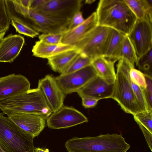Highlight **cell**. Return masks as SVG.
<instances>
[{
  "label": "cell",
  "instance_id": "6da1fadb",
  "mask_svg": "<svg viewBox=\"0 0 152 152\" xmlns=\"http://www.w3.org/2000/svg\"><path fill=\"white\" fill-rule=\"evenodd\" d=\"M98 25L128 35L137 18L124 0H101L96 10Z\"/></svg>",
  "mask_w": 152,
  "mask_h": 152
},
{
  "label": "cell",
  "instance_id": "7a4b0ae2",
  "mask_svg": "<svg viewBox=\"0 0 152 152\" xmlns=\"http://www.w3.org/2000/svg\"><path fill=\"white\" fill-rule=\"evenodd\" d=\"M5 4L10 19L21 22L39 33L64 32L67 30L70 22L53 18L30 9L24 8L15 0H6Z\"/></svg>",
  "mask_w": 152,
  "mask_h": 152
},
{
  "label": "cell",
  "instance_id": "3957f363",
  "mask_svg": "<svg viewBox=\"0 0 152 152\" xmlns=\"http://www.w3.org/2000/svg\"><path fill=\"white\" fill-rule=\"evenodd\" d=\"M0 109L7 116L23 113L38 115L46 119L53 113L38 87L0 101Z\"/></svg>",
  "mask_w": 152,
  "mask_h": 152
},
{
  "label": "cell",
  "instance_id": "277c9868",
  "mask_svg": "<svg viewBox=\"0 0 152 152\" xmlns=\"http://www.w3.org/2000/svg\"><path fill=\"white\" fill-rule=\"evenodd\" d=\"M65 146L68 152H126L130 147L122 134L116 133L73 137Z\"/></svg>",
  "mask_w": 152,
  "mask_h": 152
},
{
  "label": "cell",
  "instance_id": "5b68a950",
  "mask_svg": "<svg viewBox=\"0 0 152 152\" xmlns=\"http://www.w3.org/2000/svg\"><path fill=\"white\" fill-rule=\"evenodd\" d=\"M34 138L0 113V147L6 152H34Z\"/></svg>",
  "mask_w": 152,
  "mask_h": 152
},
{
  "label": "cell",
  "instance_id": "8992f818",
  "mask_svg": "<svg viewBox=\"0 0 152 152\" xmlns=\"http://www.w3.org/2000/svg\"><path fill=\"white\" fill-rule=\"evenodd\" d=\"M111 99L115 100L126 113L133 115L140 111L136 96L129 81L117 67Z\"/></svg>",
  "mask_w": 152,
  "mask_h": 152
},
{
  "label": "cell",
  "instance_id": "52a82bcc",
  "mask_svg": "<svg viewBox=\"0 0 152 152\" xmlns=\"http://www.w3.org/2000/svg\"><path fill=\"white\" fill-rule=\"evenodd\" d=\"M111 28L98 25L75 46L80 53L93 60L102 56L104 46Z\"/></svg>",
  "mask_w": 152,
  "mask_h": 152
},
{
  "label": "cell",
  "instance_id": "ba28073f",
  "mask_svg": "<svg viewBox=\"0 0 152 152\" xmlns=\"http://www.w3.org/2000/svg\"><path fill=\"white\" fill-rule=\"evenodd\" d=\"M97 75L91 65L80 70L54 77L58 85L65 94L77 92Z\"/></svg>",
  "mask_w": 152,
  "mask_h": 152
},
{
  "label": "cell",
  "instance_id": "9c48e42d",
  "mask_svg": "<svg viewBox=\"0 0 152 152\" xmlns=\"http://www.w3.org/2000/svg\"><path fill=\"white\" fill-rule=\"evenodd\" d=\"M82 1L47 0L44 5L34 11L53 18L70 21L74 15L80 11Z\"/></svg>",
  "mask_w": 152,
  "mask_h": 152
},
{
  "label": "cell",
  "instance_id": "30bf717a",
  "mask_svg": "<svg viewBox=\"0 0 152 152\" xmlns=\"http://www.w3.org/2000/svg\"><path fill=\"white\" fill-rule=\"evenodd\" d=\"M48 127L52 129H65L88 122L87 118L74 108L63 106L46 119Z\"/></svg>",
  "mask_w": 152,
  "mask_h": 152
},
{
  "label": "cell",
  "instance_id": "8fae6325",
  "mask_svg": "<svg viewBox=\"0 0 152 152\" xmlns=\"http://www.w3.org/2000/svg\"><path fill=\"white\" fill-rule=\"evenodd\" d=\"M152 23L137 19L127 35L135 51L137 59L152 48Z\"/></svg>",
  "mask_w": 152,
  "mask_h": 152
},
{
  "label": "cell",
  "instance_id": "7c38bea8",
  "mask_svg": "<svg viewBox=\"0 0 152 152\" xmlns=\"http://www.w3.org/2000/svg\"><path fill=\"white\" fill-rule=\"evenodd\" d=\"M30 83L21 74L14 73L0 77V101L28 91Z\"/></svg>",
  "mask_w": 152,
  "mask_h": 152
},
{
  "label": "cell",
  "instance_id": "4fadbf2b",
  "mask_svg": "<svg viewBox=\"0 0 152 152\" xmlns=\"http://www.w3.org/2000/svg\"><path fill=\"white\" fill-rule=\"evenodd\" d=\"M38 87L43 92L53 113L57 111L64 106L65 94L52 75H47L39 80Z\"/></svg>",
  "mask_w": 152,
  "mask_h": 152
},
{
  "label": "cell",
  "instance_id": "5bb4252c",
  "mask_svg": "<svg viewBox=\"0 0 152 152\" xmlns=\"http://www.w3.org/2000/svg\"><path fill=\"white\" fill-rule=\"evenodd\" d=\"M8 118L21 129L34 138L44 129L46 119L36 114L16 113L7 116Z\"/></svg>",
  "mask_w": 152,
  "mask_h": 152
},
{
  "label": "cell",
  "instance_id": "9a60e30c",
  "mask_svg": "<svg viewBox=\"0 0 152 152\" xmlns=\"http://www.w3.org/2000/svg\"><path fill=\"white\" fill-rule=\"evenodd\" d=\"M114 84H109L99 76L95 77L77 93L81 98L88 97L99 100L111 98Z\"/></svg>",
  "mask_w": 152,
  "mask_h": 152
},
{
  "label": "cell",
  "instance_id": "2e32d148",
  "mask_svg": "<svg viewBox=\"0 0 152 152\" xmlns=\"http://www.w3.org/2000/svg\"><path fill=\"white\" fill-rule=\"evenodd\" d=\"M24 37L12 34L0 42V62L12 63L19 54L25 43Z\"/></svg>",
  "mask_w": 152,
  "mask_h": 152
},
{
  "label": "cell",
  "instance_id": "e0dca14e",
  "mask_svg": "<svg viewBox=\"0 0 152 152\" xmlns=\"http://www.w3.org/2000/svg\"><path fill=\"white\" fill-rule=\"evenodd\" d=\"M98 25L96 12L92 13L81 24L74 28L63 32L62 44L75 45Z\"/></svg>",
  "mask_w": 152,
  "mask_h": 152
},
{
  "label": "cell",
  "instance_id": "ac0fdd59",
  "mask_svg": "<svg viewBox=\"0 0 152 152\" xmlns=\"http://www.w3.org/2000/svg\"><path fill=\"white\" fill-rule=\"evenodd\" d=\"M126 35L111 28L104 43L102 56L115 62L119 60L123 42Z\"/></svg>",
  "mask_w": 152,
  "mask_h": 152
},
{
  "label": "cell",
  "instance_id": "d6986e66",
  "mask_svg": "<svg viewBox=\"0 0 152 152\" xmlns=\"http://www.w3.org/2000/svg\"><path fill=\"white\" fill-rule=\"evenodd\" d=\"M76 49L77 48L74 46L61 43L49 45L39 40L35 42L32 52L34 56L48 59L59 54Z\"/></svg>",
  "mask_w": 152,
  "mask_h": 152
},
{
  "label": "cell",
  "instance_id": "ffe728a7",
  "mask_svg": "<svg viewBox=\"0 0 152 152\" xmlns=\"http://www.w3.org/2000/svg\"><path fill=\"white\" fill-rule=\"evenodd\" d=\"M115 62L101 56L94 59L91 65L97 76L111 85L114 83L116 79L114 67Z\"/></svg>",
  "mask_w": 152,
  "mask_h": 152
},
{
  "label": "cell",
  "instance_id": "44dd1931",
  "mask_svg": "<svg viewBox=\"0 0 152 152\" xmlns=\"http://www.w3.org/2000/svg\"><path fill=\"white\" fill-rule=\"evenodd\" d=\"M80 53L77 49L69 50L48 59V63L53 71L61 74Z\"/></svg>",
  "mask_w": 152,
  "mask_h": 152
},
{
  "label": "cell",
  "instance_id": "7402d4cb",
  "mask_svg": "<svg viewBox=\"0 0 152 152\" xmlns=\"http://www.w3.org/2000/svg\"><path fill=\"white\" fill-rule=\"evenodd\" d=\"M137 19L152 23V0H124Z\"/></svg>",
  "mask_w": 152,
  "mask_h": 152
},
{
  "label": "cell",
  "instance_id": "603a6c76",
  "mask_svg": "<svg viewBox=\"0 0 152 152\" xmlns=\"http://www.w3.org/2000/svg\"><path fill=\"white\" fill-rule=\"evenodd\" d=\"M118 61L117 67L121 71L129 81L136 96L140 111L148 110L142 89L130 79L129 71L132 67L124 60Z\"/></svg>",
  "mask_w": 152,
  "mask_h": 152
},
{
  "label": "cell",
  "instance_id": "cb8c5ba5",
  "mask_svg": "<svg viewBox=\"0 0 152 152\" xmlns=\"http://www.w3.org/2000/svg\"><path fill=\"white\" fill-rule=\"evenodd\" d=\"M120 59L125 61L132 68L137 61L134 49L127 35L125 36L123 42L119 56Z\"/></svg>",
  "mask_w": 152,
  "mask_h": 152
},
{
  "label": "cell",
  "instance_id": "d4e9b609",
  "mask_svg": "<svg viewBox=\"0 0 152 152\" xmlns=\"http://www.w3.org/2000/svg\"><path fill=\"white\" fill-rule=\"evenodd\" d=\"M93 60L80 53L66 70L60 74H67L80 70L91 65Z\"/></svg>",
  "mask_w": 152,
  "mask_h": 152
},
{
  "label": "cell",
  "instance_id": "484cf974",
  "mask_svg": "<svg viewBox=\"0 0 152 152\" xmlns=\"http://www.w3.org/2000/svg\"><path fill=\"white\" fill-rule=\"evenodd\" d=\"M152 48L138 58L136 65L144 74L152 77Z\"/></svg>",
  "mask_w": 152,
  "mask_h": 152
},
{
  "label": "cell",
  "instance_id": "4316f807",
  "mask_svg": "<svg viewBox=\"0 0 152 152\" xmlns=\"http://www.w3.org/2000/svg\"><path fill=\"white\" fill-rule=\"evenodd\" d=\"M133 116L138 125H141L152 133V111H140Z\"/></svg>",
  "mask_w": 152,
  "mask_h": 152
},
{
  "label": "cell",
  "instance_id": "83f0119b",
  "mask_svg": "<svg viewBox=\"0 0 152 152\" xmlns=\"http://www.w3.org/2000/svg\"><path fill=\"white\" fill-rule=\"evenodd\" d=\"M11 22L16 31L20 34L32 38L39 34V33L21 22L14 19H11Z\"/></svg>",
  "mask_w": 152,
  "mask_h": 152
},
{
  "label": "cell",
  "instance_id": "f1b7e54d",
  "mask_svg": "<svg viewBox=\"0 0 152 152\" xmlns=\"http://www.w3.org/2000/svg\"><path fill=\"white\" fill-rule=\"evenodd\" d=\"M11 19L7 10L5 0H0V33L9 29Z\"/></svg>",
  "mask_w": 152,
  "mask_h": 152
},
{
  "label": "cell",
  "instance_id": "f546056e",
  "mask_svg": "<svg viewBox=\"0 0 152 152\" xmlns=\"http://www.w3.org/2000/svg\"><path fill=\"white\" fill-rule=\"evenodd\" d=\"M146 83V87L142 89L148 110L152 111V77L144 74Z\"/></svg>",
  "mask_w": 152,
  "mask_h": 152
},
{
  "label": "cell",
  "instance_id": "4dcf8cb0",
  "mask_svg": "<svg viewBox=\"0 0 152 152\" xmlns=\"http://www.w3.org/2000/svg\"><path fill=\"white\" fill-rule=\"evenodd\" d=\"M131 80L142 89L146 87L147 85L144 74L139 70L131 68L129 71Z\"/></svg>",
  "mask_w": 152,
  "mask_h": 152
},
{
  "label": "cell",
  "instance_id": "1f68e13d",
  "mask_svg": "<svg viewBox=\"0 0 152 152\" xmlns=\"http://www.w3.org/2000/svg\"><path fill=\"white\" fill-rule=\"evenodd\" d=\"M63 32L58 33L42 34L39 38L44 43L49 45H58L61 43Z\"/></svg>",
  "mask_w": 152,
  "mask_h": 152
},
{
  "label": "cell",
  "instance_id": "d6a6232c",
  "mask_svg": "<svg viewBox=\"0 0 152 152\" xmlns=\"http://www.w3.org/2000/svg\"><path fill=\"white\" fill-rule=\"evenodd\" d=\"M82 13L79 11L73 16L70 21L67 30H72L82 23L85 21Z\"/></svg>",
  "mask_w": 152,
  "mask_h": 152
},
{
  "label": "cell",
  "instance_id": "836d02e7",
  "mask_svg": "<svg viewBox=\"0 0 152 152\" xmlns=\"http://www.w3.org/2000/svg\"><path fill=\"white\" fill-rule=\"evenodd\" d=\"M81 98L82 100V104L86 108L94 107L99 101L96 99L88 97H83Z\"/></svg>",
  "mask_w": 152,
  "mask_h": 152
},
{
  "label": "cell",
  "instance_id": "e575fe53",
  "mask_svg": "<svg viewBox=\"0 0 152 152\" xmlns=\"http://www.w3.org/2000/svg\"><path fill=\"white\" fill-rule=\"evenodd\" d=\"M138 126L142 132L149 147L152 151V133L141 125H139Z\"/></svg>",
  "mask_w": 152,
  "mask_h": 152
},
{
  "label": "cell",
  "instance_id": "d590c367",
  "mask_svg": "<svg viewBox=\"0 0 152 152\" xmlns=\"http://www.w3.org/2000/svg\"><path fill=\"white\" fill-rule=\"evenodd\" d=\"M47 0H31L30 9L36 10L44 5Z\"/></svg>",
  "mask_w": 152,
  "mask_h": 152
},
{
  "label": "cell",
  "instance_id": "8d00e7d4",
  "mask_svg": "<svg viewBox=\"0 0 152 152\" xmlns=\"http://www.w3.org/2000/svg\"><path fill=\"white\" fill-rule=\"evenodd\" d=\"M18 4L24 8L30 9L31 0H15Z\"/></svg>",
  "mask_w": 152,
  "mask_h": 152
},
{
  "label": "cell",
  "instance_id": "74e56055",
  "mask_svg": "<svg viewBox=\"0 0 152 152\" xmlns=\"http://www.w3.org/2000/svg\"><path fill=\"white\" fill-rule=\"evenodd\" d=\"M34 152H49V150L48 149H43L39 148H35Z\"/></svg>",
  "mask_w": 152,
  "mask_h": 152
},
{
  "label": "cell",
  "instance_id": "f35d334b",
  "mask_svg": "<svg viewBox=\"0 0 152 152\" xmlns=\"http://www.w3.org/2000/svg\"><path fill=\"white\" fill-rule=\"evenodd\" d=\"M6 31H4L0 33V42L4 37Z\"/></svg>",
  "mask_w": 152,
  "mask_h": 152
},
{
  "label": "cell",
  "instance_id": "ab89813d",
  "mask_svg": "<svg viewBox=\"0 0 152 152\" xmlns=\"http://www.w3.org/2000/svg\"><path fill=\"white\" fill-rule=\"evenodd\" d=\"M95 0H87L85 1V3L87 4H91L95 1Z\"/></svg>",
  "mask_w": 152,
  "mask_h": 152
},
{
  "label": "cell",
  "instance_id": "60d3db41",
  "mask_svg": "<svg viewBox=\"0 0 152 152\" xmlns=\"http://www.w3.org/2000/svg\"><path fill=\"white\" fill-rule=\"evenodd\" d=\"M0 152H3L0 147Z\"/></svg>",
  "mask_w": 152,
  "mask_h": 152
},
{
  "label": "cell",
  "instance_id": "b9f144b4",
  "mask_svg": "<svg viewBox=\"0 0 152 152\" xmlns=\"http://www.w3.org/2000/svg\"><path fill=\"white\" fill-rule=\"evenodd\" d=\"M1 148V149H2V151H3V152H5V151L3 150V149Z\"/></svg>",
  "mask_w": 152,
  "mask_h": 152
}]
</instances>
